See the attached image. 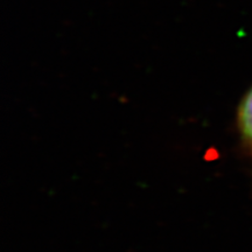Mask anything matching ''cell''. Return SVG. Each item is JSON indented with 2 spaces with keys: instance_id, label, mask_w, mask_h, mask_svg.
<instances>
[{
  "instance_id": "obj_1",
  "label": "cell",
  "mask_w": 252,
  "mask_h": 252,
  "mask_svg": "<svg viewBox=\"0 0 252 252\" xmlns=\"http://www.w3.org/2000/svg\"><path fill=\"white\" fill-rule=\"evenodd\" d=\"M237 119L244 139L252 145V88L243 97L239 105Z\"/></svg>"
}]
</instances>
